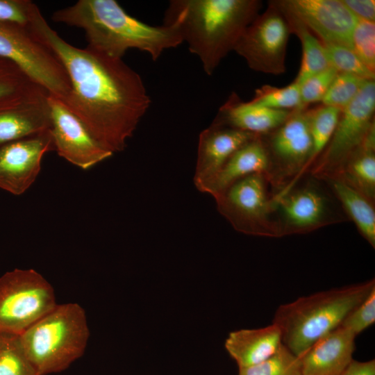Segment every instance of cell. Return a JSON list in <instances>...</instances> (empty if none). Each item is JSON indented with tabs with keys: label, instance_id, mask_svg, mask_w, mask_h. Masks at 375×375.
Listing matches in <instances>:
<instances>
[{
	"label": "cell",
	"instance_id": "obj_1",
	"mask_svg": "<svg viewBox=\"0 0 375 375\" xmlns=\"http://www.w3.org/2000/svg\"><path fill=\"white\" fill-rule=\"evenodd\" d=\"M28 27L67 74L71 88L63 103L103 149L123 151L151 103L141 76L122 59L66 42L37 5Z\"/></svg>",
	"mask_w": 375,
	"mask_h": 375
},
{
	"label": "cell",
	"instance_id": "obj_2",
	"mask_svg": "<svg viewBox=\"0 0 375 375\" xmlns=\"http://www.w3.org/2000/svg\"><path fill=\"white\" fill-rule=\"evenodd\" d=\"M53 22L83 30L88 47L103 55L122 59L132 49L144 51L153 60L183 42L178 25L151 26L131 16L115 0H79L57 10Z\"/></svg>",
	"mask_w": 375,
	"mask_h": 375
},
{
	"label": "cell",
	"instance_id": "obj_3",
	"mask_svg": "<svg viewBox=\"0 0 375 375\" xmlns=\"http://www.w3.org/2000/svg\"><path fill=\"white\" fill-rule=\"evenodd\" d=\"M256 0H172L164 22H176L183 42L197 56L207 75L234 51L249 25L258 15Z\"/></svg>",
	"mask_w": 375,
	"mask_h": 375
},
{
	"label": "cell",
	"instance_id": "obj_4",
	"mask_svg": "<svg viewBox=\"0 0 375 375\" xmlns=\"http://www.w3.org/2000/svg\"><path fill=\"white\" fill-rule=\"evenodd\" d=\"M375 288L374 279L300 297L281 305L272 324L282 344L296 356L341 325L346 317Z\"/></svg>",
	"mask_w": 375,
	"mask_h": 375
},
{
	"label": "cell",
	"instance_id": "obj_5",
	"mask_svg": "<svg viewBox=\"0 0 375 375\" xmlns=\"http://www.w3.org/2000/svg\"><path fill=\"white\" fill-rule=\"evenodd\" d=\"M90 331L78 303L57 304L18 335L22 349L39 375L62 372L84 353Z\"/></svg>",
	"mask_w": 375,
	"mask_h": 375
},
{
	"label": "cell",
	"instance_id": "obj_6",
	"mask_svg": "<svg viewBox=\"0 0 375 375\" xmlns=\"http://www.w3.org/2000/svg\"><path fill=\"white\" fill-rule=\"evenodd\" d=\"M57 305L53 287L37 271L15 269L0 277V332L19 335Z\"/></svg>",
	"mask_w": 375,
	"mask_h": 375
},
{
	"label": "cell",
	"instance_id": "obj_7",
	"mask_svg": "<svg viewBox=\"0 0 375 375\" xmlns=\"http://www.w3.org/2000/svg\"><path fill=\"white\" fill-rule=\"evenodd\" d=\"M0 57L12 62L30 80L60 100L70 91L62 63L28 27L0 22Z\"/></svg>",
	"mask_w": 375,
	"mask_h": 375
},
{
	"label": "cell",
	"instance_id": "obj_8",
	"mask_svg": "<svg viewBox=\"0 0 375 375\" xmlns=\"http://www.w3.org/2000/svg\"><path fill=\"white\" fill-rule=\"evenodd\" d=\"M290 28L276 3L258 15L240 38L234 51L253 70L278 75L285 70Z\"/></svg>",
	"mask_w": 375,
	"mask_h": 375
},
{
	"label": "cell",
	"instance_id": "obj_9",
	"mask_svg": "<svg viewBox=\"0 0 375 375\" xmlns=\"http://www.w3.org/2000/svg\"><path fill=\"white\" fill-rule=\"evenodd\" d=\"M375 82L367 81L356 97L342 110L328 147L315 173L328 176L334 173L362 144L374 125Z\"/></svg>",
	"mask_w": 375,
	"mask_h": 375
},
{
	"label": "cell",
	"instance_id": "obj_10",
	"mask_svg": "<svg viewBox=\"0 0 375 375\" xmlns=\"http://www.w3.org/2000/svg\"><path fill=\"white\" fill-rule=\"evenodd\" d=\"M265 174L247 176L231 185L216 197L222 212L245 233L276 236L269 225V215L275 208L267 192Z\"/></svg>",
	"mask_w": 375,
	"mask_h": 375
},
{
	"label": "cell",
	"instance_id": "obj_11",
	"mask_svg": "<svg viewBox=\"0 0 375 375\" xmlns=\"http://www.w3.org/2000/svg\"><path fill=\"white\" fill-rule=\"evenodd\" d=\"M51 133L55 151L71 164L88 170L113 153L103 149L83 123L56 97L49 94Z\"/></svg>",
	"mask_w": 375,
	"mask_h": 375
},
{
	"label": "cell",
	"instance_id": "obj_12",
	"mask_svg": "<svg viewBox=\"0 0 375 375\" xmlns=\"http://www.w3.org/2000/svg\"><path fill=\"white\" fill-rule=\"evenodd\" d=\"M49 93L31 81L0 103V146L51 128Z\"/></svg>",
	"mask_w": 375,
	"mask_h": 375
},
{
	"label": "cell",
	"instance_id": "obj_13",
	"mask_svg": "<svg viewBox=\"0 0 375 375\" xmlns=\"http://www.w3.org/2000/svg\"><path fill=\"white\" fill-rule=\"evenodd\" d=\"M276 4L317 35L322 44L352 49V35L358 19L342 0H289Z\"/></svg>",
	"mask_w": 375,
	"mask_h": 375
},
{
	"label": "cell",
	"instance_id": "obj_14",
	"mask_svg": "<svg viewBox=\"0 0 375 375\" xmlns=\"http://www.w3.org/2000/svg\"><path fill=\"white\" fill-rule=\"evenodd\" d=\"M55 151L50 129L0 146V188L14 195L26 192L37 179L44 156Z\"/></svg>",
	"mask_w": 375,
	"mask_h": 375
},
{
	"label": "cell",
	"instance_id": "obj_15",
	"mask_svg": "<svg viewBox=\"0 0 375 375\" xmlns=\"http://www.w3.org/2000/svg\"><path fill=\"white\" fill-rule=\"evenodd\" d=\"M271 139V151L281 173L300 174L310 164L312 140L310 112H291Z\"/></svg>",
	"mask_w": 375,
	"mask_h": 375
},
{
	"label": "cell",
	"instance_id": "obj_16",
	"mask_svg": "<svg viewBox=\"0 0 375 375\" xmlns=\"http://www.w3.org/2000/svg\"><path fill=\"white\" fill-rule=\"evenodd\" d=\"M256 135L215 121L200 135L194 182L201 190L232 155Z\"/></svg>",
	"mask_w": 375,
	"mask_h": 375
},
{
	"label": "cell",
	"instance_id": "obj_17",
	"mask_svg": "<svg viewBox=\"0 0 375 375\" xmlns=\"http://www.w3.org/2000/svg\"><path fill=\"white\" fill-rule=\"evenodd\" d=\"M274 200L281 214L279 236L306 233L326 223L327 200L315 187L305 186Z\"/></svg>",
	"mask_w": 375,
	"mask_h": 375
},
{
	"label": "cell",
	"instance_id": "obj_18",
	"mask_svg": "<svg viewBox=\"0 0 375 375\" xmlns=\"http://www.w3.org/2000/svg\"><path fill=\"white\" fill-rule=\"evenodd\" d=\"M356 335L338 326L299 356L303 375H340L353 360Z\"/></svg>",
	"mask_w": 375,
	"mask_h": 375
},
{
	"label": "cell",
	"instance_id": "obj_19",
	"mask_svg": "<svg viewBox=\"0 0 375 375\" xmlns=\"http://www.w3.org/2000/svg\"><path fill=\"white\" fill-rule=\"evenodd\" d=\"M269 167V153L256 136L237 150L201 190L216 198L234 183L247 176L266 174Z\"/></svg>",
	"mask_w": 375,
	"mask_h": 375
},
{
	"label": "cell",
	"instance_id": "obj_20",
	"mask_svg": "<svg viewBox=\"0 0 375 375\" xmlns=\"http://www.w3.org/2000/svg\"><path fill=\"white\" fill-rule=\"evenodd\" d=\"M282 345L277 326L242 329L229 333L225 347L239 368L258 364L276 353Z\"/></svg>",
	"mask_w": 375,
	"mask_h": 375
},
{
	"label": "cell",
	"instance_id": "obj_21",
	"mask_svg": "<svg viewBox=\"0 0 375 375\" xmlns=\"http://www.w3.org/2000/svg\"><path fill=\"white\" fill-rule=\"evenodd\" d=\"M291 112L242 102L233 94L220 108L215 122L257 135L278 128Z\"/></svg>",
	"mask_w": 375,
	"mask_h": 375
},
{
	"label": "cell",
	"instance_id": "obj_22",
	"mask_svg": "<svg viewBox=\"0 0 375 375\" xmlns=\"http://www.w3.org/2000/svg\"><path fill=\"white\" fill-rule=\"evenodd\" d=\"M344 209L362 237L375 247V211L372 201L342 178L326 176Z\"/></svg>",
	"mask_w": 375,
	"mask_h": 375
},
{
	"label": "cell",
	"instance_id": "obj_23",
	"mask_svg": "<svg viewBox=\"0 0 375 375\" xmlns=\"http://www.w3.org/2000/svg\"><path fill=\"white\" fill-rule=\"evenodd\" d=\"M330 175L342 178L372 201L375 194L374 147L362 144Z\"/></svg>",
	"mask_w": 375,
	"mask_h": 375
},
{
	"label": "cell",
	"instance_id": "obj_24",
	"mask_svg": "<svg viewBox=\"0 0 375 375\" xmlns=\"http://www.w3.org/2000/svg\"><path fill=\"white\" fill-rule=\"evenodd\" d=\"M290 31H294L302 47V60L299 72L295 79L299 85L311 76L331 65L324 45L299 20L281 8Z\"/></svg>",
	"mask_w": 375,
	"mask_h": 375
},
{
	"label": "cell",
	"instance_id": "obj_25",
	"mask_svg": "<svg viewBox=\"0 0 375 375\" xmlns=\"http://www.w3.org/2000/svg\"><path fill=\"white\" fill-rule=\"evenodd\" d=\"M342 109L324 106L310 112V127L312 140L310 163L329 143L339 121Z\"/></svg>",
	"mask_w": 375,
	"mask_h": 375
},
{
	"label": "cell",
	"instance_id": "obj_26",
	"mask_svg": "<svg viewBox=\"0 0 375 375\" xmlns=\"http://www.w3.org/2000/svg\"><path fill=\"white\" fill-rule=\"evenodd\" d=\"M238 375H303L299 357L283 344L272 356L265 360L239 368Z\"/></svg>",
	"mask_w": 375,
	"mask_h": 375
},
{
	"label": "cell",
	"instance_id": "obj_27",
	"mask_svg": "<svg viewBox=\"0 0 375 375\" xmlns=\"http://www.w3.org/2000/svg\"><path fill=\"white\" fill-rule=\"evenodd\" d=\"M257 106L280 110L301 108L300 85L295 81L284 88L263 86L250 101Z\"/></svg>",
	"mask_w": 375,
	"mask_h": 375
},
{
	"label": "cell",
	"instance_id": "obj_28",
	"mask_svg": "<svg viewBox=\"0 0 375 375\" xmlns=\"http://www.w3.org/2000/svg\"><path fill=\"white\" fill-rule=\"evenodd\" d=\"M0 375H39L26 356L18 335H10L0 349Z\"/></svg>",
	"mask_w": 375,
	"mask_h": 375
},
{
	"label": "cell",
	"instance_id": "obj_29",
	"mask_svg": "<svg viewBox=\"0 0 375 375\" xmlns=\"http://www.w3.org/2000/svg\"><path fill=\"white\" fill-rule=\"evenodd\" d=\"M367 81L369 80L350 74L338 73L322 100L324 106L342 110L356 97Z\"/></svg>",
	"mask_w": 375,
	"mask_h": 375
},
{
	"label": "cell",
	"instance_id": "obj_30",
	"mask_svg": "<svg viewBox=\"0 0 375 375\" xmlns=\"http://www.w3.org/2000/svg\"><path fill=\"white\" fill-rule=\"evenodd\" d=\"M330 64L338 73L358 76L374 81V72L369 69L353 52L352 49L340 44H323Z\"/></svg>",
	"mask_w": 375,
	"mask_h": 375
},
{
	"label": "cell",
	"instance_id": "obj_31",
	"mask_svg": "<svg viewBox=\"0 0 375 375\" xmlns=\"http://www.w3.org/2000/svg\"><path fill=\"white\" fill-rule=\"evenodd\" d=\"M352 50L369 69L374 72V22L358 20L352 35Z\"/></svg>",
	"mask_w": 375,
	"mask_h": 375
},
{
	"label": "cell",
	"instance_id": "obj_32",
	"mask_svg": "<svg viewBox=\"0 0 375 375\" xmlns=\"http://www.w3.org/2000/svg\"><path fill=\"white\" fill-rule=\"evenodd\" d=\"M338 73L333 67L330 66L303 81L300 85L301 108L322 101Z\"/></svg>",
	"mask_w": 375,
	"mask_h": 375
},
{
	"label": "cell",
	"instance_id": "obj_33",
	"mask_svg": "<svg viewBox=\"0 0 375 375\" xmlns=\"http://www.w3.org/2000/svg\"><path fill=\"white\" fill-rule=\"evenodd\" d=\"M31 81L15 64L0 57V103L21 91Z\"/></svg>",
	"mask_w": 375,
	"mask_h": 375
},
{
	"label": "cell",
	"instance_id": "obj_34",
	"mask_svg": "<svg viewBox=\"0 0 375 375\" xmlns=\"http://www.w3.org/2000/svg\"><path fill=\"white\" fill-rule=\"evenodd\" d=\"M375 322V288L344 319L340 326L358 335Z\"/></svg>",
	"mask_w": 375,
	"mask_h": 375
},
{
	"label": "cell",
	"instance_id": "obj_35",
	"mask_svg": "<svg viewBox=\"0 0 375 375\" xmlns=\"http://www.w3.org/2000/svg\"><path fill=\"white\" fill-rule=\"evenodd\" d=\"M35 5L28 0H0V22L28 27Z\"/></svg>",
	"mask_w": 375,
	"mask_h": 375
},
{
	"label": "cell",
	"instance_id": "obj_36",
	"mask_svg": "<svg viewBox=\"0 0 375 375\" xmlns=\"http://www.w3.org/2000/svg\"><path fill=\"white\" fill-rule=\"evenodd\" d=\"M342 1L358 20L375 22L374 0H342Z\"/></svg>",
	"mask_w": 375,
	"mask_h": 375
},
{
	"label": "cell",
	"instance_id": "obj_37",
	"mask_svg": "<svg viewBox=\"0 0 375 375\" xmlns=\"http://www.w3.org/2000/svg\"><path fill=\"white\" fill-rule=\"evenodd\" d=\"M340 375H375V361L361 362L353 359Z\"/></svg>",
	"mask_w": 375,
	"mask_h": 375
},
{
	"label": "cell",
	"instance_id": "obj_38",
	"mask_svg": "<svg viewBox=\"0 0 375 375\" xmlns=\"http://www.w3.org/2000/svg\"><path fill=\"white\" fill-rule=\"evenodd\" d=\"M9 335L10 334H6V333L0 332V349Z\"/></svg>",
	"mask_w": 375,
	"mask_h": 375
}]
</instances>
